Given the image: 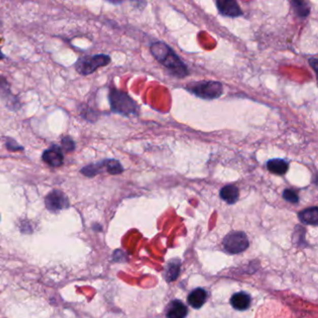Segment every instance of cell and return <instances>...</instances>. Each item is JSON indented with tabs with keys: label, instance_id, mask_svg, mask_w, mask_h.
<instances>
[{
	"label": "cell",
	"instance_id": "5bb4252c",
	"mask_svg": "<svg viewBox=\"0 0 318 318\" xmlns=\"http://www.w3.org/2000/svg\"><path fill=\"white\" fill-rule=\"evenodd\" d=\"M299 218L302 223L308 225H316L318 222V209L316 206L307 208L299 214Z\"/></svg>",
	"mask_w": 318,
	"mask_h": 318
},
{
	"label": "cell",
	"instance_id": "2e32d148",
	"mask_svg": "<svg viewBox=\"0 0 318 318\" xmlns=\"http://www.w3.org/2000/svg\"><path fill=\"white\" fill-rule=\"evenodd\" d=\"M291 5L296 15L300 18H306L310 13V7L304 1H291Z\"/></svg>",
	"mask_w": 318,
	"mask_h": 318
},
{
	"label": "cell",
	"instance_id": "5b68a950",
	"mask_svg": "<svg viewBox=\"0 0 318 318\" xmlns=\"http://www.w3.org/2000/svg\"><path fill=\"white\" fill-rule=\"evenodd\" d=\"M223 245L230 254H238L246 249L249 245L248 239L242 232H234L224 238Z\"/></svg>",
	"mask_w": 318,
	"mask_h": 318
},
{
	"label": "cell",
	"instance_id": "3957f363",
	"mask_svg": "<svg viewBox=\"0 0 318 318\" xmlns=\"http://www.w3.org/2000/svg\"><path fill=\"white\" fill-rule=\"evenodd\" d=\"M187 90L202 99L213 100L223 93V86L218 81H199L189 83Z\"/></svg>",
	"mask_w": 318,
	"mask_h": 318
},
{
	"label": "cell",
	"instance_id": "30bf717a",
	"mask_svg": "<svg viewBox=\"0 0 318 318\" xmlns=\"http://www.w3.org/2000/svg\"><path fill=\"white\" fill-rule=\"evenodd\" d=\"M187 308L180 301H173L167 308V318H186Z\"/></svg>",
	"mask_w": 318,
	"mask_h": 318
},
{
	"label": "cell",
	"instance_id": "44dd1931",
	"mask_svg": "<svg viewBox=\"0 0 318 318\" xmlns=\"http://www.w3.org/2000/svg\"><path fill=\"white\" fill-rule=\"evenodd\" d=\"M4 54H3V53H2V51H1V50H0V60H1V59H3V58H4Z\"/></svg>",
	"mask_w": 318,
	"mask_h": 318
},
{
	"label": "cell",
	"instance_id": "d6986e66",
	"mask_svg": "<svg viewBox=\"0 0 318 318\" xmlns=\"http://www.w3.org/2000/svg\"><path fill=\"white\" fill-rule=\"evenodd\" d=\"M62 148L66 151H72L75 148L74 141L70 137L62 138Z\"/></svg>",
	"mask_w": 318,
	"mask_h": 318
},
{
	"label": "cell",
	"instance_id": "7a4b0ae2",
	"mask_svg": "<svg viewBox=\"0 0 318 318\" xmlns=\"http://www.w3.org/2000/svg\"><path fill=\"white\" fill-rule=\"evenodd\" d=\"M109 101L111 109L115 113L123 116L137 114L138 106L137 103L124 91L112 89L109 93Z\"/></svg>",
	"mask_w": 318,
	"mask_h": 318
},
{
	"label": "cell",
	"instance_id": "7c38bea8",
	"mask_svg": "<svg viewBox=\"0 0 318 318\" xmlns=\"http://www.w3.org/2000/svg\"><path fill=\"white\" fill-rule=\"evenodd\" d=\"M268 170L277 176H283L289 170V163L283 159H272L266 164Z\"/></svg>",
	"mask_w": 318,
	"mask_h": 318
},
{
	"label": "cell",
	"instance_id": "ffe728a7",
	"mask_svg": "<svg viewBox=\"0 0 318 318\" xmlns=\"http://www.w3.org/2000/svg\"><path fill=\"white\" fill-rule=\"evenodd\" d=\"M309 62H310V65L312 66L313 70L316 72V69H317V59H316V58H312V59H310Z\"/></svg>",
	"mask_w": 318,
	"mask_h": 318
},
{
	"label": "cell",
	"instance_id": "e0dca14e",
	"mask_svg": "<svg viewBox=\"0 0 318 318\" xmlns=\"http://www.w3.org/2000/svg\"><path fill=\"white\" fill-rule=\"evenodd\" d=\"M106 167L110 175H119L123 172V167L117 160H106Z\"/></svg>",
	"mask_w": 318,
	"mask_h": 318
},
{
	"label": "cell",
	"instance_id": "ba28073f",
	"mask_svg": "<svg viewBox=\"0 0 318 318\" xmlns=\"http://www.w3.org/2000/svg\"><path fill=\"white\" fill-rule=\"evenodd\" d=\"M42 160L47 165L52 167L61 166L63 163V155L62 149L58 146H52L51 148L47 149L42 155Z\"/></svg>",
	"mask_w": 318,
	"mask_h": 318
},
{
	"label": "cell",
	"instance_id": "52a82bcc",
	"mask_svg": "<svg viewBox=\"0 0 318 318\" xmlns=\"http://www.w3.org/2000/svg\"><path fill=\"white\" fill-rule=\"evenodd\" d=\"M216 6L222 16L231 18L243 16V11L234 0H218L216 2Z\"/></svg>",
	"mask_w": 318,
	"mask_h": 318
},
{
	"label": "cell",
	"instance_id": "7402d4cb",
	"mask_svg": "<svg viewBox=\"0 0 318 318\" xmlns=\"http://www.w3.org/2000/svg\"><path fill=\"white\" fill-rule=\"evenodd\" d=\"M0 80H1V79H0ZM0 85H1V82H0Z\"/></svg>",
	"mask_w": 318,
	"mask_h": 318
},
{
	"label": "cell",
	"instance_id": "9a60e30c",
	"mask_svg": "<svg viewBox=\"0 0 318 318\" xmlns=\"http://www.w3.org/2000/svg\"><path fill=\"white\" fill-rule=\"evenodd\" d=\"M179 270H180V262L178 260H174L171 261L165 271V278L167 281L172 282L174 280H176L179 274Z\"/></svg>",
	"mask_w": 318,
	"mask_h": 318
},
{
	"label": "cell",
	"instance_id": "4fadbf2b",
	"mask_svg": "<svg viewBox=\"0 0 318 318\" xmlns=\"http://www.w3.org/2000/svg\"><path fill=\"white\" fill-rule=\"evenodd\" d=\"M219 195H220V198L228 203L229 205H233L239 199L238 187L234 185H226L220 189Z\"/></svg>",
	"mask_w": 318,
	"mask_h": 318
},
{
	"label": "cell",
	"instance_id": "8992f818",
	"mask_svg": "<svg viewBox=\"0 0 318 318\" xmlns=\"http://www.w3.org/2000/svg\"><path fill=\"white\" fill-rule=\"evenodd\" d=\"M45 205L48 210L51 212L66 209L69 206V202L68 197L60 190H52L47 195L45 199Z\"/></svg>",
	"mask_w": 318,
	"mask_h": 318
},
{
	"label": "cell",
	"instance_id": "6da1fadb",
	"mask_svg": "<svg viewBox=\"0 0 318 318\" xmlns=\"http://www.w3.org/2000/svg\"><path fill=\"white\" fill-rule=\"evenodd\" d=\"M150 51L154 58L165 69H168L171 75L178 79H182L188 75V69L185 62L173 51L170 46L165 42H155L150 47Z\"/></svg>",
	"mask_w": 318,
	"mask_h": 318
},
{
	"label": "cell",
	"instance_id": "9c48e42d",
	"mask_svg": "<svg viewBox=\"0 0 318 318\" xmlns=\"http://www.w3.org/2000/svg\"><path fill=\"white\" fill-rule=\"evenodd\" d=\"M231 304L235 310L244 311L249 308L251 298L245 292H238L233 294V297L231 298Z\"/></svg>",
	"mask_w": 318,
	"mask_h": 318
},
{
	"label": "cell",
	"instance_id": "8fae6325",
	"mask_svg": "<svg viewBox=\"0 0 318 318\" xmlns=\"http://www.w3.org/2000/svg\"><path fill=\"white\" fill-rule=\"evenodd\" d=\"M207 294L203 289H196L189 293L187 297V302L194 309H200L205 304Z\"/></svg>",
	"mask_w": 318,
	"mask_h": 318
},
{
	"label": "cell",
	"instance_id": "ac0fdd59",
	"mask_svg": "<svg viewBox=\"0 0 318 318\" xmlns=\"http://www.w3.org/2000/svg\"><path fill=\"white\" fill-rule=\"evenodd\" d=\"M283 198H284L285 201L291 203V204H297V203L299 202V196H298V194H296L294 190L290 189V188L284 189V193H283Z\"/></svg>",
	"mask_w": 318,
	"mask_h": 318
},
{
	"label": "cell",
	"instance_id": "277c9868",
	"mask_svg": "<svg viewBox=\"0 0 318 318\" xmlns=\"http://www.w3.org/2000/svg\"><path fill=\"white\" fill-rule=\"evenodd\" d=\"M110 62V57L106 54H98L92 56L81 57L76 62V70L81 75H90L97 69L108 66Z\"/></svg>",
	"mask_w": 318,
	"mask_h": 318
}]
</instances>
